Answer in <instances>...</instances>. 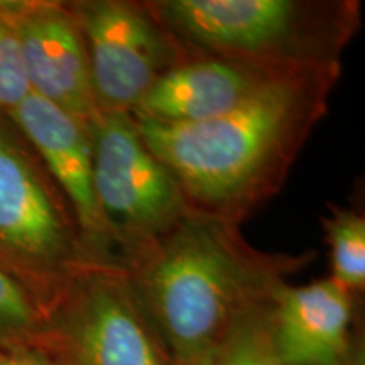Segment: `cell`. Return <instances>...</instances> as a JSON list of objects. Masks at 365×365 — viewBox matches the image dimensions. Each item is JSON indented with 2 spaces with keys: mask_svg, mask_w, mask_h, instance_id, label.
I'll return each instance as SVG.
<instances>
[{
  "mask_svg": "<svg viewBox=\"0 0 365 365\" xmlns=\"http://www.w3.org/2000/svg\"><path fill=\"white\" fill-rule=\"evenodd\" d=\"M341 70L301 73L223 115L190 124L132 117L180 185L190 212L239 225L279 193L322 118Z\"/></svg>",
  "mask_w": 365,
  "mask_h": 365,
  "instance_id": "6da1fadb",
  "label": "cell"
},
{
  "mask_svg": "<svg viewBox=\"0 0 365 365\" xmlns=\"http://www.w3.org/2000/svg\"><path fill=\"white\" fill-rule=\"evenodd\" d=\"M308 261L264 252L239 225L188 212L127 274L173 357H190L213 350L242 312L271 299Z\"/></svg>",
  "mask_w": 365,
  "mask_h": 365,
  "instance_id": "7a4b0ae2",
  "label": "cell"
},
{
  "mask_svg": "<svg viewBox=\"0 0 365 365\" xmlns=\"http://www.w3.org/2000/svg\"><path fill=\"white\" fill-rule=\"evenodd\" d=\"M180 56L284 73L340 70L360 29L355 0H145Z\"/></svg>",
  "mask_w": 365,
  "mask_h": 365,
  "instance_id": "3957f363",
  "label": "cell"
},
{
  "mask_svg": "<svg viewBox=\"0 0 365 365\" xmlns=\"http://www.w3.org/2000/svg\"><path fill=\"white\" fill-rule=\"evenodd\" d=\"M97 264L65 196L0 115V267L29 291L46 318L71 282Z\"/></svg>",
  "mask_w": 365,
  "mask_h": 365,
  "instance_id": "277c9868",
  "label": "cell"
},
{
  "mask_svg": "<svg viewBox=\"0 0 365 365\" xmlns=\"http://www.w3.org/2000/svg\"><path fill=\"white\" fill-rule=\"evenodd\" d=\"M36 345L54 365H173L125 269L97 264L46 314Z\"/></svg>",
  "mask_w": 365,
  "mask_h": 365,
  "instance_id": "5b68a950",
  "label": "cell"
},
{
  "mask_svg": "<svg viewBox=\"0 0 365 365\" xmlns=\"http://www.w3.org/2000/svg\"><path fill=\"white\" fill-rule=\"evenodd\" d=\"M93 190L117 259L125 269L190 212L180 185L140 139L130 113L91 124Z\"/></svg>",
  "mask_w": 365,
  "mask_h": 365,
  "instance_id": "8992f818",
  "label": "cell"
},
{
  "mask_svg": "<svg viewBox=\"0 0 365 365\" xmlns=\"http://www.w3.org/2000/svg\"><path fill=\"white\" fill-rule=\"evenodd\" d=\"M68 6L83 38L98 113H132L180 61L176 46L145 2L78 0Z\"/></svg>",
  "mask_w": 365,
  "mask_h": 365,
  "instance_id": "52a82bcc",
  "label": "cell"
},
{
  "mask_svg": "<svg viewBox=\"0 0 365 365\" xmlns=\"http://www.w3.org/2000/svg\"><path fill=\"white\" fill-rule=\"evenodd\" d=\"M0 12L19 43L31 93L86 124L97 120L83 38L68 2L0 0Z\"/></svg>",
  "mask_w": 365,
  "mask_h": 365,
  "instance_id": "ba28073f",
  "label": "cell"
},
{
  "mask_svg": "<svg viewBox=\"0 0 365 365\" xmlns=\"http://www.w3.org/2000/svg\"><path fill=\"white\" fill-rule=\"evenodd\" d=\"M7 118L29 143L46 173L65 196L95 261L122 267L95 198L93 122L86 124L33 93L27 95Z\"/></svg>",
  "mask_w": 365,
  "mask_h": 365,
  "instance_id": "9c48e42d",
  "label": "cell"
},
{
  "mask_svg": "<svg viewBox=\"0 0 365 365\" xmlns=\"http://www.w3.org/2000/svg\"><path fill=\"white\" fill-rule=\"evenodd\" d=\"M293 75L301 73L277 71L234 59L180 56L130 115L161 124L207 120L234 110L269 85Z\"/></svg>",
  "mask_w": 365,
  "mask_h": 365,
  "instance_id": "30bf717a",
  "label": "cell"
},
{
  "mask_svg": "<svg viewBox=\"0 0 365 365\" xmlns=\"http://www.w3.org/2000/svg\"><path fill=\"white\" fill-rule=\"evenodd\" d=\"M354 294L331 277L282 284L271 299V327L289 365H364L352 336Z\"/></svg>",
  "mask_w": 365,
  "mask_h": 365,
  "instance_id": "8fae6325",
  "label": "cell"
},
{
  "mask_svg": "<svg viewBox=\"0 0 365 365\" xmlns=\"http://www.w3.org/2000/svg\"><path fill=\"white\" fill-rule=\"evenodd\" d=\"M271 299L247 308L230 323L213 346L212 365H289L272 336Z\"/></svg>",
  "mask_w": 365,
  "mask_h": 365,
  "instance_id": "7c38bea8",
  "label": "cell"
},
{
  "mask_svg": "<svg viewBox=\"0 0 365 365\" xmlns=\"http://www.w3.org/2000/svg\"><path fill=\"white\" fill-rule=\"evenodd\" d=\"M331 259V279L349 293L365 287V218L350 208L331 207L322 217Z\"/></svg>",
  "mask_w": 365,
  "mask_h": 365,
  "instance_id": "4fadbf2b",
  "label": "cell"
},
{
  "mask_svg": "<svg viewBox=\"0 0 365 365\" xmlns=\"http://www.w3.org/2000/svg\"><path fill=\"white\" fill-rule=\"evenodd\" d=\"M44 322V313L29 291L0 267V349L36 344Z\"/></svg>",
  "mask_w": 365,
  "mask_h": 365,
  "instance_id": "5bb4252c",
  "label": "cell"
},
{
  "mask_svg": "<svg viewBox=\"0 0 365 365\" xmlns=\"http://www.w3.org/2000/svg\"><path fill=\"white\" fill-rule=\"evenodd\" d=\"M31 95L14 29L0 12V115L7 117Z\"/></svg>",
  "mask_w": 365,
  "mask_h": 365,
  "instance_id": "9a60e30c",
  "label": "cell"
},
{
  "mask_svg": "<svg viewBox=\"0 0 365 365\" xmlns=\"http://www.w3.org/2000/svg\"><path fill=\"white\" fill-rule=\"evenodd\" d=\"M0 365H54L41 346L36 344L0 349Z\"/></svg>",
  "mask_w": 365,
  "mask_h": 365,
  "instance_id": "2e32d148",
  "label": "cell"
},
{
  "mask_svg": "<svg viewBox=\"0 0 365 365\" xmlns=\"http://www.w3.org/2000/svg\"><path fill=\"white\" fill-rule=\"evenodd\" d=\"M212 352H203L190 357H173V365H212Z\"/></svg>",
  "mask_w": 365,
  "mask_h": 365,
  "instance_id": "e0dca14e",
  "label": "cell"
}]
</instances>
